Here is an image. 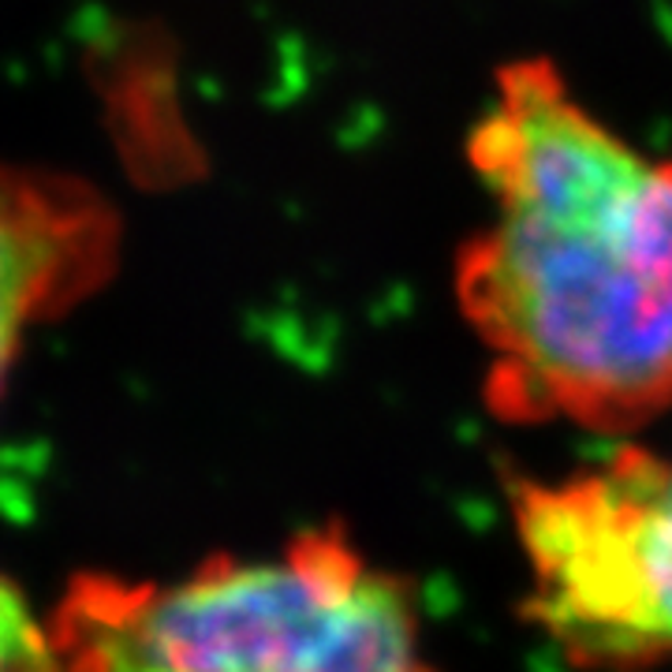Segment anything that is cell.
I'll use <instances>...</instances> for the list:
<instances>
[{
    "mask_svg": "<svg viewBox=\"0 0 672 672\" xmlns=\"http://www.w3.org/2000/svg\"><path fill=\"white\" fill-rule=\"evenodd\" d=\"M467 158L494 221L456 296L512 422L632 433L672 407V158L650 161L542 57L497 71Z\"/></svg>",
    "mask_w": 672,
    "mask_h": 672,
    "instance_id": "1",
    "label": "cell"
},
{
    "mask_svg": "<svg viewBox=\"0 0 672 672\" xmlns=\"http://www.w3.org/2000/svg\"><path fill=\"white\" fill-rule=\"evenodd\" d=\"M49 632L60 672H433L407 587L340 526L165 583L79 576Z\"/></svg>",
    "mask_w": 672,
    "mask_h": 672,
    "instance_id": "2",
    "label": "cell"
},
{
    "mask_svg": "<svg viewBox=\"0 0 672 672\" xmlns=\"http://www.w3.org/2000/svg\"><path fill=\"white\" fill-rule=\"evenodd\" d=\"M523 610L571 665L672 661V452L624 449L515 489Z\"/></svg>",
    "mask_w": 672,
    "mask_h": 672,
    "instance_id": "3",
    "label": "cell"
},
{
    "mask_svg": "<svg viewBox=\"0 0 672 672\" xmlns=\"http://www.w3.org/2000/svg\"><path fill=\"white\" fill-rule=\"evenodd\" d=\"M120 221L105 195L57 169L0 161V396L26 340L113 274Z\"/></svg>",
    "mask_w": 672,
    "mask_h": 672,
    "instance_id": "4",
    "label": "cell"
},
{
    "mask_svg": "<svg viewBox=\"0 0 672 672\" xmlns=\"http://www.w3.org/2000/svg\"><path fill=\"white\" fill-rule=\"evenodd\" d=\"M0 672H60L49 621H42L23 590L4 576H0Z\"/></svg>",
    "mask_w": 672,
    "mask_h": 672,
    "instance_id": "5",
    "label": "cell"
}]
</instances>
